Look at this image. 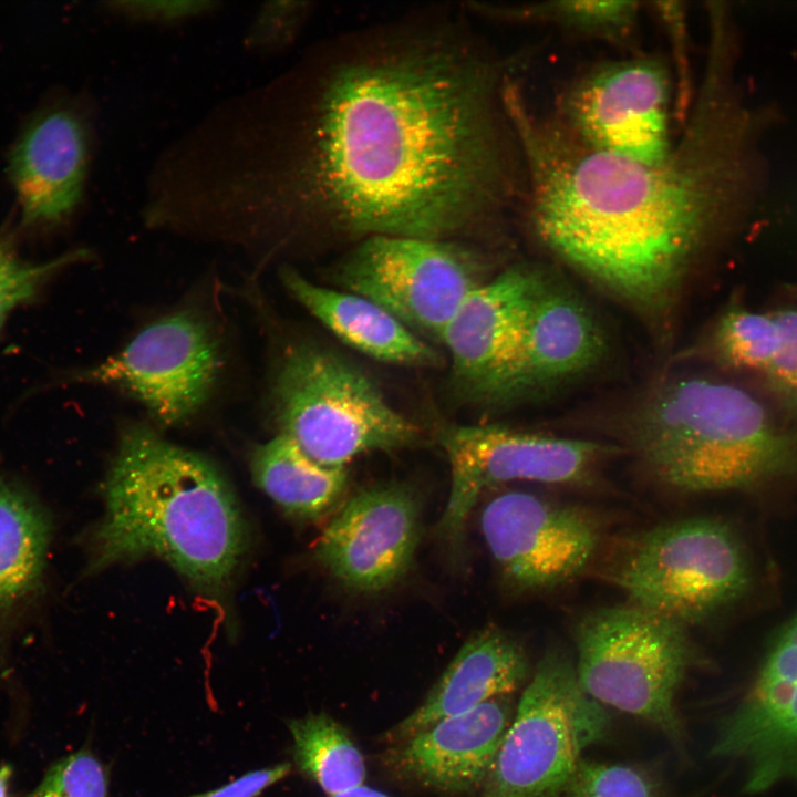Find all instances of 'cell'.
Returning a JSON list of instances; mask_svg holds the SVG:
<instances>
[{
	"label": "cell",
	"mask_w": 797,
	"mask_h": 797,
	"mask_svg": "<svg viewBox=\"0 0 797 797\" xmlns=\"http://www.w3.org/2000/svg\"><path fill=\"white\" fill-rule=\"evenodd\" d=\"M501 89L454 24L346 38L229 105L215 204L256 229L451 240L509 198Z\"/></svg>",
	"instance_id": "1"
},
{
	"label": "cell",
	"mask_w": 797,
	"mask_h": 797,
	"mask_svg": "<svg viewBox=\"0 0 797 797\" xmlns=\"http://www.w3.org/2000/svg\"><path fill=\"white\" fill-rule=\"evenodd\" d=\"M697 106L679 147L648 165L540 124L519 95L506 100L539 239L651 315L667 309L715 228L747 204L754 182L756 115L718 91H704Z\"/></svg>",
	"instance_id": "2"
},
{
	"label": "cell",
	"mask_w": 797,
	"mask_h": 797,
	"mask_svg": "<svg viewBox=\"0 0 797 797\" xmlns=\"http://www.w3.org/2000/svg\"><path fill=\"white\" fill-rule=\"evenodd\" d=\"M104 498L91 569L157 557L195 589L225 598L246 551L247 530L228 484L209 462L147 427L128 426Z\"/></svg>",
	"instance_id": "3"
},
{
	"label": "cell",
	"mask_w": 797,
	"mask_h": 797,
	"mask_svg": "<svg viewBox=\"0 0 797 797\" xmlns=\"http://www.w3.org/2000/svg\"><path fill=\"white\" fill-rule=\"evenodd\" d=\"M627 442L653 477L685 493L797 474V433L777 425L747 391L702 376L654 387L630 417Z\"/></svg>",
	"instance_id": "4"
},
{
	"label": "cell",
	"mask_w": 797,
	"mask_h": 797,
	"mask_svg": "<svg viewBox=\"0 0 797 797\" xmlns=\"http://www.w3.org/2000/svg\"><path fill=\"white\" fill-rule=\"evenodd\" d=\"M575 642L583 692L654 726L683 754L686 734L676 695L696 662L687 628L629 603L583 614Z\"/></svg>",
	"instance_id": "5"
},
{
	"label": "cell",
	"mask_w": 797,
	"mask_h": 797,
	"mask_svg": "<svg viewBox=\"0 0 797 797\" xmlns=\"http://www.w3.org/2000/svg\"><path fill=\"white\" fill-rule=\"evenodd\" d=\"M273 401L281 434L324 466L345 467L363 453L403 448L420 437L366 373L319 345L287 352Z\"/></svg>",
	"instance_id": "6"
},
{
	"label": "cell",
	"mask_w": 797,
	"mask_h": 797,
	"mask_svg": "<svg viewBox=\"0 0 797 797\" xmlns=\"http://www.w3.org/2000/svg\"><path fill=\"white\" fill-rule=\"evenodd\" d=\"M603 705L581 689L560 648L539 660L479 797H558L582 753L607 735Z\"/></svg>",
	"instance_id": "7"
},
{
	"label": "cell",
	"mask_w": 797,
	"mask_h": 797,
	"mask_svg": "<svg viewBox=\"0 0 797 797\" xmlns=\"http://www.w3.org/2000/svg\"><path fill=\"white\" fill-rule=\"evenodd\" d=\"M610 578L630 603L687 628L738 599L749 573L734 532L716 519L694 517L630 540Z\"/></svg>",
	"instance_id": "8"
},
{
	"label": "cell",
	"mask_w": 797,
	"mask_h": 797,
	"mask_svg": "<svg viewBox=\"0 0 797 797\" xmlns=\"http://www.w3.org/2000/svg\"><path fill=\"white\" fill-rule=\"evenodd\" d=\"M477 256L449 239L364 238L341 263L338 278L413 332L441 342L467 296L482 281Z\"/></svg>",
	"instance_id": "9"
},
{
	"label": "cell",
	"mask_w": 797,
	"mask_h": 797,
	"mask_svg": "<svg viewBox=\"0 0 797 797\" xmlns=\"http://www.w3.org/2000/svg\"><path fill=\"white\" fill-rule=\"evenodd\" d=\"M451 467V491L439 531L452 542L464 534L479 495L498 484L528 480L573 484L587 479L614 448L496 424L452 425L438 435Z\"/></svg>",
	"instance_id": "10"
},
{
	"label": "cell",
	"mask_w": 797,
	"mask_h": 797,
	"mask_svg": "<svg viewBox=\"0 0 797 797\" xmlns=\"http://www.w3.org/2000/svg\"><path fill=\"white\" fill-rule=\"evenodd\" d=\"M219 369L217 345L189 313L163 318L79 380L116 387L139 401L161 424L179 425L208 398Z\"/></svg>",
	"instance_id": "11"
},
{
	"label": "cell",
	"mask_w": 797,
	"mask_h": 797,
	"mask_svg": "<svg viewBox=\"0 0 797 797\" xmlns=\"http://www.w3.org/2000/svg\"><path fill=\"white\" fill-rule=\"evenodd\" d=\"M547 280L535 268L515 266L482 282L457 309L441 342L455 383L469 398L516 397L528 318Z\"/></svg>",
	"instance_id": "12"
},
{
	"label": "cell",
	"mask_w": 797,
	"mask_h": 797,
	"mask_svg": "<svg viewBox=\"0 0 797 797\" xmlns=\"http://www.w3.org/2000/svg\"><path fill=\"white\" fill-rule=\"evenodd\" d=\"M670 77L655 58L607 63L588 73L567 101L568 128L598 151L655 165L670 138Z\"/></svg>",
	"instance_id": "13"
},
{
	"label": "cell",
	"mask_w": 797,
	"mask_h": 797,
	"mask_svg": "<svg viewBox=\"0 0 797 797\" xmlns=\"http://www.w3.org/2000/svg\"><path fill=\"white\" fill-rule=\"evenodd\" d=\"M480 530L501 573L521 590H549L579 576L596 556L601 529L584 510L526 491L483 509Z\"/></svg>",
	"instance_id": "14"
},
{
	"label": "cell",
	"mask_w": 797,
	"mask_h": 797,
	"mask_svg": "<svg viewBox=\"0 0 797 797\" xmlns=\"http://www.w3.org/2000/svg\"><path fill=\"white\" fill-rule=\"evenodd\" d=\"M418 517L416 497L406 487L385 485L361 490L325 527L315 547V558L351 590H384L413 561Z\"/></svg>",
	"instance_id": "15"
},
{
	"label": "cell",
	"mask_w": 797,
	"mask_h": 797,
	"mask_svg": "<svg viewBox=\"0 0 797 797\" xmlns=\"http://www.w3.org/2000/svg\"><path fill=\"white\" fill-rule=\"evenodd\" d=\"M712 754L744 760L745 788L797 783V618L772 646L755 682L724 718Z\"/></svg>",
	"instance_id": "16"
},
{
	"label": "cell",
	"mask_w": 797,
	"mask_h": 797,
	"mask_svg": "<svg viewBox=\"0 0 797 797\" xmlns=\"http://www.w3.org/2000/svg\"><path fill=\"white\" fill-rule=\"evenodd\" d=\"M516 710L511 695L491 698L390 745L382 760L396 778L446 795L482 790Z\"/></svg>",
	"instance_id": "17"
},
{
	"label": "cell",
	"mask_w": 797,
	"mask_h": 797,
	"mask_svg": "<svg viewBox=\"0 0 797 797\" xmlns=\"http://www.w3.org/2000/svg\"><path fill=\"white\" fill-rule=\"evenodd\" d=\"M90 162V133L70 107L50 108L22 131L9 157V178L23 224L54 226L79 206Z\"/></svg>",
	"instance_id": "18"
},
{
	"label": "cell",
	"mask_w": 797,
	"mask_h": 797,
	"mask_svg": "<svg viewBox=\"0 0 797 797\" xmlns=\"http://www.w3.org/2000/svg\"><path fill=\"white\" fill-rule=\"evenodd\" d=\"M528 673L527 655L516 640L496 629L483 630L463 644L424 701L382 738L397 744L439 721L511 695Z\"/></svg>",
	"instance_id": "19"
},
{
	"label": "cell",
	"mask_w": 797,
	"mask_h": 797,
	"mask_svg": "<svg viewBox=\"0 0 797 797\" xmlns=\"http://www.w3.org/2000/svg\"><path fill=\"white\" fill-rule=\"evenodd\" d=\"M604 350L602 330L583 301L547 280L528 318L516 397L576 377Z\"/></svg>",
	"instance_id": "20"
},
{
	"label": "cell",
	"mask_w": 797,
	"mask_h": 797,
	"mask_svg": "<svg viewBox=\"0 0 797 797\" xmlns=\"http://www.w3.org/2000/svg\"><path fill=\"white\" fill-rule=\"evenodd\" d=\"M283 282L312 315L348 345L375 360L412 366H433L438 353L375 302L349 291L311 282L293 270Z\"/></svg>",
	"instance_id": "21"
},
{
	"label": "cell",
	"mask_w": 797,
	"mask_h": 797,
	"mask_svg": "<svg viewBox=\"0 0 797 797\" xmlns=\"http://www.w3.org/2000/svg\"><path fill=\"white\" fill-rule=\"evenodd\" d=\"M712 348L720 363L756 374L797 411V308L757 312L734 307L718 319Z\"/></svg>",
	"instance_id": "22"
},
{
	"label": "cell",
	"mask_w": 797,
	"mask_h": 797,
	"mask_svg": "<svg viewBox=\"0 0 797 797\" xmlns=\"http://www.w3.org/2000/svg\"><path fill=\"white\" fill-rule=\"evenodd\" d=\"M257 485L284 511L317 519L333 509L345 491V467L321 465L280 434L259 446L252 457Z\"/></svg>",
	"instance_id": "23"
},
{
	"label": "cell",
	"mask_w": 797,
	"mask_h": 797,
	"mask_svg": "<svg viewBox=\"0 0 797 797\" xmlns=\"http://www.w3.org/2000/svg\"><path fill=\"white\" fill-rule=\"evenodd\" d=\"M50 530L48 516L35 499L0 474V614L39 586Z\"/></svg>",
	"instance_id": "24"
},
{
	"label": "cell",
	"mask_w": 797,
	"mask_h": 797,
	"mask_svg": "<svg viewBox=\"0 0 797 797\" xmlns=\"http://www.w3.org/2000/svg\"><path fill=\"white\" fill-rule=\"evenodd\" d=\"M298 768L332 797L364 784V757L348 731L324 712L288 722Z\"/></svg>",
	"instance_id": "25"
},
{
	"label": "cell",
	"mask_w": 797,
	"mask_h": 797,
	"mask_svg": "<svg viewBox=\"0 0 797 797\" xmlns=\"http://www.w3.org/2000/svg\"><path fill=\"white\" fill-rule=\"evenodd\" d=\"M466 10L483 18L509 22H547L584 35L623 42L634 32L636 1H546L525 4L467 2Z\"/></svg>",
	"instance_id": "26"
},
{
	"label": "cell",
	"mask_w": 797,
	"mask_h": 797,
	"mask_svg": "<svg viewBox=\"0 0 797 797\" xmlns=\"http://www.w3.org/2000/svg\"><path fill=\"white\" fill-rule=\"evenodd\" d=\"M86 250H74L45 261L21 257L12 239L0 235V333L18 309L34 302L44 288L70 265L85 259Z\"/></svg>",
	"instance_id": "27"
},
{
	"label": "cell",
	"mask_w": 797,
	"mask_h": 797,
	"mask_svg": "<svg viewBox=\"0 0 797 797\" xmlns=\"http://www.w3.org/2000/svg\"><path fill=\"white\" fill-rule=\"evenodd\" d=\"M558 797H671L650 770L581 759Z\"/></svg>",
	"instance_id": "28"
},
{
	"label": "cell",
	"mask_w": 797,
	"mask_h": 797,
	"mask_svg": "<svg viewBox=\"0 0 797 797\" xmlns=\"http://www.w3.org/2000/svg\"><path fill=\"white\" fill-rule=\"evenodd\" d=\"M309 1H267L253 15L245 45L258 53H277L290 46L310 18Z\"/></svg>",
	"instance_id": "29"
},
{
	"label": "cell",
	"mask_w": 797,
	"mask_h": 797,
	"mask_svg": "<svg viewBox=\"0 0 797 797\" xmlns=\"http://www.w3.org/2000/svg\"><path fill=\"white\" fill-rule=\"evenodd\" d=\"M104 767L90 752L80 751L52 765L28 797H107Z\"/></svg>",
	"instance_id": "30"
},
{
	"label": "cell",
	"mask_w": 797,
	"mask_h": 797,
	"mask_svg": "<svg viewBox=\"0 0 797 797\" xmlns=\"http://www.w3.org/2000/svg\"><path fill=\"white\" fill-rule=\"evenodd\" d=\"M219 4L208 0H115L104 2V8L130 22L172 25L209 14Z\"/></svg>",
	"instance_id": "31"
},
{
	"label": "cell",
	"mask_w": 797,
	"mask_h": 797,
	"mask_svg": "<svg viewBox=\"0 0 797 797\" xmlns=\"http://www.w3.org/2000/svg\"><path fill=\"white\" fill-rule=\"evenodd\" d=\"M290 772L291 764L281 763L248 773L218 789L190 797H257L266 788L287 777Z\"/></svg>",
	"instance_id": "32"
},
{
	"label": "cell",
	"mask_w": 797,
	"mask_h": 797,
	"mask_svg": "<svg viewBox=\"0 0 797 797\" xmlns=\"http://www.w3.org/2000/svg\"><path fill=\"white\" fill-rule=\"evenodd\" d=\"M332 797H392L383 791H380L373 787H369L364 784L344 790Z\"/></svg>",
	"instance_id": "33"
},
{
	"label": "cell",
	"mask_w": 797,
	"mask_h": 797,
	"mask_svg": "<svg viewBox=\"0 0 797 797\" xmlns=\"http://www.w3.org/2000/svg\"><path fill=\"white\" fill-rule=\"evenodd\" d=\"M11 773L12 770L9 765L0 766V797H8V787Z\"/></svg>",
	"instance_id": "34"
}]
</instances>
